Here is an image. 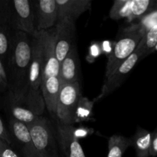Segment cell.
Masks as SVG:
<instances>
[{
    "label": "cell",
    "mask_w": 157,
    "mask_h": 157,
    "mask_svg": "<svg viewBox=\"0 0 157 157\" xmlns=\"http://www.w3.org/2000/svg\"><path fill=\"white\" fill-rule=\"evenodd\" d=\"M133 0H116L110 10L109 16L113 20L127 19L133 21Z\"/></svg>",
    "instance_id": "19"
},
{
    "label": "cell",
    "mask_w": 157,
    "mask_h": 157,
    "mask_svg": "<svg viewBox=\"0 0 157 157\" xmlns=\"http://www.w3.org/2000/svg\"><path fill=\"white\" fill-rule=\"evenodd\" d=\"M27 127L35 144L38 157H63L60 153L56 128L48 118L41 116L36 122Z\"/></svg>",
    "instance_id": "4"
},
{
    "label": "cell",
    "mask_w": 157,
    "mask_h": 157,
    "mask_svg": "<svg viewBox=\"0 0 157 157\" xmlns=\"http://www.w3.org/2000/svg\"><path fill=\"white\" fill-rule=\"evenodd\" d=\"M63 157H64V156H63Z\"/></svg>",
    "instance_id": "31"
},
{
    "label": "cell",
    "mask_w": 157,
    "mask_h": 157,
    "mask_svg": "<svg viewBox=\"0 0 157 157\" xmlns=\"http://www.w3.org/2000/svg\"><path fill=\"white\" fill-rule=\"evenodd\" d=\"M56 2L58 20L67 18L75 22L91 8L90 0H56Z\"/></svg>",
    "instance_id": "14"
},
{
    "label": "cell",
    "mask_w": 157,
    "mask_h": 157,
    "mask_svg": "<svg viewBox=\"0 0 157 157\" xmlns=\"http://www.w3.org/2000/svg\"><path fill=\"white\" fill-rule=\"evenodd\" d=\"M4 109L8 113L9 117L13 118L27 126L36 122L41 117L22 104L11 101L7 98H6Z\"/></svg>",
    "instance_id": "16"
},
{
    "label": "cell",
    "mask_w": 157,
    "mask_h": 157,
    "mask_svg": "<svg viewBox=\"0 0 157 157\" xmlns=\"http://www.w3.org/2000/svg\"><path fill=\"white\" fill-rule=\"evenodd\" d=\"M80 58L76 45L72 48L66 58L60 64L59 78L61 85L79 82Z\"/></svg>",
    "instance_id": "13"
},
{
    "label": "cell",
    "mask_w": 157,
    "mask_h": 157,
    "mask_svg": "<svg viewBox=\"0 0 157 157\" xmlns=\"http://www.w3.org/2000/svg\"><path fill=\"white\" fill-rule=\"evenodd\" d=\"M0 139L7 142L9 145L13 144H12V137H11L10 133H9V131L6 128L1 117H0Z\"/></svg>",
    "instance_id": "27"
},
{
    "label": "cell",
    "mask_w": 157,
    "mask_h": 157,
    "mask_svg": "<svg viewBox=\"0 0 157 157\" xmlns=\"http://www.w3.org/2000/svg\"><path fill=\"white\" fill-rule=\"evenodd\" d=\"M155 9H157V1L156 2V6H155Z\"/></svg>",
    "instance_id": "30"
},
{
    "label": "cell",
    "mask_w": 157,
    "mask_h": 157,
    "mask_svg": "<svg viewBox=\"0 0 157 157\" xmlns=\"http://www.w3.org/2000/svg\"><path fill=\"white\" fill-rule=\"evenodd\" d=\"M9 92L8 87V78L6 68L0 61V94L6 97Z\"/></svg>",
    "instance_id": "25"
},
{
    "label": "cell",
    "mask_w": 157,
    "mask_h": 157,
    "mask_svg": "<svg viewBox=\"0 0 157 157\" xmlns=\"http://www.w3.org/2000/svg\"><path fill=\"white\" fill-rule=\"evenodd\" d=\"M54 30L57 58L61 64L75 45V22L67 18L58 20Z\"/></svg>",
    "instance_id": "8"
},
{
    "label": "cell",
    "mask_w": 157,
    "mask_h": 157,
    "mask_svg": "<svg viewBox=\"0 0 157 157\" xmlns=\"http://www.w3.org/2000/svg\"><path fill=\"white\" fill-rule=\"evenodd\" d=\"M16 31L12 25L0 26V61L7 67L12 55Z\"/></svg>",
    "instance_id": "17"
},
{
    "label": "cell",
    "mask_w": 157,
    "mask_h": 157,
    "mask_svg": "<svg viewBox=\"0 0 157 157\" xmlns=\"http://www.w3.org/2000/svg\"><path fill=\"white\" fill-rule=\"evenodd\" d=\"M44 55V78L43 81L51 77H56L59 75L60 63L57 58L55 50V30L54 28L46 31H41Z\"/></svg>",
    "instance_id": "10"
},
{
    "label": "cell",
    "mask_w": 157,
    "mask_h": 157,
    "mask_svg": "<svg viewBox=\"0 0 157 157\" xmlns=\"http://www.w3.org/2000/svg\"><path fill=\"white\" fill-rule=\"evenodd\" d=\"M94 101H90L87 98L81 97L78 102L75 113V123H81L91 120L93 116Z\"/></svg>",
    "instance_id": "22"
},
{
    "label": "cell",
    "mask_w": 157,
    "mask_h": 157,
    "mask_svg": "<svg viewBox=\"0 0 157 157\" xmlns=\"http://www.w3.org/2000/svg\"><path fill=\"white\" fill-rule=\"evenodd\" d=\"M57 137L64 157H86L72 125L56 124Z\"/></svg>",
    "instance_id": "12"
},
{
    "label": "cell",
    "mask_w": 157,
    "mask_h": 157,
    "mask_svg": "<svg viewBox=\"0 0 157 157\" xmlns=\"http://www.w3.org/2000/svg\"><path fill=\"white\" fill-rule=\"evenodd\" d=\"M129 147H132L130 138L122 135L114 134L108 140V153L107 157H123L124 153Z\"/></svg>",
    "instance_id": "21"
},
{
    "label": "cell",
    "mask_w": 157,
    "mask_h": 157,
    "mask_svg": "<svg viewBox=\"0 0 157 157\" xmlns=\"http://www.w3.org/2000/svg\"><path fill=\"white\" fill-rule=\"evenodd\" d=\"M81 97L79 82L61 85L57 104L56 119L58 123L72 126L75 124V113Z\"/></svg>",
    "instance_id": "5"
},
{
    "label": "cell",
    "mask_w": 157,
    "mask_h": 157,
    "mask_svg": "<svg viewBox=\"0 0 157 157\" xmlns=\"http://www.w3.org/2000/svg\"><path fill=\"white\" fill-rule=\"evenodd\" d=\"M61 83L58 76L51 77L42 83V96L44 105L50 114L56 118L57 104L59 98Z\"/></svg>",
    "instance_id": "15"
},
{
    "label": "cell",
    "mask_w": 157,
    "mask_h": 157,
    "mask_svg": "<svg viewBox=\"0 0 157 157\" xmlns=\"http://www.w3.org/2000/svg\"><path fill=\"white\" fill-rule=\"evenodd\" d=\"M150 156H157V130H155L152 135L151 146L150 150Z\"/></svg>",
    "instance_id": "28"
},
{
    "label": "cell",
    "mask_w": 157,
    "mask_h": 157,
    "mask_svg": "<svg viewBox=\"0 0 157 157\" xmlns=\"http://www.w3.org/2000/svg\"><path fill=\"white\" fill-rule=\"evenodd\" d=\"M157 44V24L152 26L144 34L140 42L138 44L137 49L140 53L141 59L151 55L155 52Z\"/></svg>",
    "instance_id": "20"
},
{
    "label": "cell",
    "mask_w": 157,
    "mask_h": 157,
    "mask_svg": "<svg viewBox=\"0 0 157 157\" xmlns=\"http://www.w3.org/2000/svg\"><path fill=\"white\" fill-rule=\"evenodd\" d=\"M144 32L145 33L152 26L157 24V9H154L153 11L138 20L137 22Z\"/></svg>",
    "instance_id": "24"
},
{
    "label": "cell",
    "mask_w": 157,
    "mask_h": 157,
    "mask_svg": "<svg viewBox=\"0 0 157 157\" xmlns=\"http://www.w3.org/2000/svg\"><path fill=\"white\" fill-rule=\"evenodd\" d=\"M9 131L12 144L18 147L24 157H38L36 148L27 125L9 117Z\"/></svg>",
    "instance_id": "11"
},
{
    "label": "cell",
    "mask_w": 157,
    "mask_h": 157,
    "mask_svg": "<svg viewBox=\"0 0 157 157\" xmlns=\"http://www.w3.org/2000/svg\"><path fill=\"white\" fill-rule=\"evenodd\" d=\"M6 97L2 96L0 94V108L4 109L5 107V102H6Z\"/></svg>",
    "instance_id": "29"
},
{
    "label": "cell",
    "mask_w": 157,
    "mask_h": 157,
    "mask_svg": "<svg viewBox=\"0 0 157 157\" xmlns=\"http://www.w3.org/2000/svg\"><path fill=\"white\" fill-rule=\"evenodd\" d=\"M11 25L15 31L30 36L37 32L32 0H12Z\"/></svg>",
    "instance_id": "6"
},
{
    "label": "cell",
    "mask_w": 157,
    "mask_h": 157,
    "mask_svg": "<svg viewBox=\"0 0 157 157\" xmlns=\"http://www.w3.org/2000/svg\"><path fill=\"white\" fill-rule=\"evenodd\" d=\"M32 58V38L16 31L12 55L6 67L9 92L8 100L24 105L29 84Z\"/></svg>",
    "instance_id": "1"
},
{
    "label": "cell",
    "mask_w": 157,
    "mask_h": 157,
    "mask_svg": "<svg viewBox=\"0 0 157 157\" xmlns=\"http://www.w3.org/2000/svg\"><path fill=\"white\" fill-rule=\"evenodd\" d=\"M152 135L153 133L142 127L136 129V133L130 138L132 147L136 151V157H150Z\"/></svg>",
    "instance_id": "18"
},
{
    "label": "cell",
    "mask_w": 157,
    "mask_h": 157,
    "mask_svg": "<svg viewBox=\"0 0 157 157\" xmlns=\"http://www.w3.org/2000/svg\"><path fill=\"white\" fill-rule=\"evenodd\" d=\"M140 60H142L140 53L137 49H136L127 60H125L122 64L118 66L117 68L110 75V78L104 81L101 94L99 96H98V98H95L94 101L104 99L113 93L116 89H117L127 79L129 74L133 70Z\"/></svg>",
    "instance_id": "7"
},
{
    "label": "cell",
    "mask_w": 157,
    "mask_h": 157,
    "mask_svg": "<svg viewBox=\"0 0 157 157\" xmlns=\"http://www.w3.org/2000/svg\"><path fill=\"white\" fill-rule=\"evenodd\" d=\"M37 32L52 29L58 22L56 0H32Z\"/></svg>",
    "instance_id": "9"
},
{
    "label": "cell",
    "mask_w": 157,
    "mask_h": 157,
    "mask_svg": "<svg viewBox=\"0 0 157 157\" xmlns=\"http://www.w3.org/2000/svg\"><path fill=\"white\" fill-rule=\"evenodd\" d=\"M0 157H19L12 150L11 145L3 140L0 139Z\"/></svg>",
    "instance_id": "26"
},
{
    "label": "cell",
    "mask_w": 157,
    "mask_h": 157,
    "mask_svg": "<svg viewBox=\"0 0 157 157\" xmlns=\"http://www.w3.org/2000/svg\"><path fill=\"white\" fill-rule=\"evenodd\" d=\"M32 38V58L29 73L27 94L24 106L42 116L45 105L42 96V83L44 78V55L41 38L36 32Z\"/></svg>",
    "instance_id": "2"
},
{
    "label": "cell",
    "mask_w": 157,
    "mask_h": 157,
    "mask_svg": "<svg viewBox=\"0 0 157 157\" xmlns=\"http://www.w3.org/2000/svg\"><path fill=\"white\" fill-rule=\"evenodd\" d=\"M144 34V31L136 22L131 23L120 31L113 50L108 57L104 81L110 78L118 66L134 52Z\"/></svg>",
    "instance_id": "3"
},
{
    "label": "cell",
    "mask_w": 157,
    "mask_h": 157,
    "mask_svg": "<svg viewBox=\"0 0 157 157\" xmlns=\"http://www.w3.org/2000/svg\"><path fill=\"white\" fill-rule=\"evenodd\" d=\"M12 0H0V26L11 25Z\"/></svg>",
    "instance_id": "23"
}]
</instances>
